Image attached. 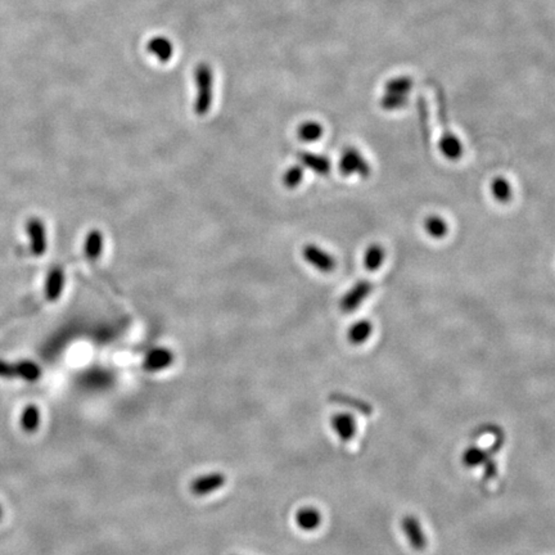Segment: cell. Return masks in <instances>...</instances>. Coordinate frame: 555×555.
Returning <instances> with one entry per match:
<instances>
[{
  "mask_svg": "<svg viewBox=\"0 0 555 555\" xmlns=\"http://www.w3.org/2000/svg\"><path fill=\"white\" fill-rule=\"evenodd\" d=\"M490 188H491V193H492V197L495 198L496 201L503 202V204L511 201V198H512V187H511L509 181L505 178H502V176L495 178L491 181V187Z\"/></svg>",
  "mask_w": 555,
  "mask_h": 555,
  "instance_id": "22",
  "label": "cell"
},
{
  "mask_svg": "<svg viewBox=\"0 0 555 555\" xmlns=\"http://www.w3.org/2000/svg\"><path fill=\"white\" fill-rule=\"evenodd\" d=\"M299 160L302 167H306L314 171L320 176H325L331 172L332 163L328 157L323 154H313V152H299Z\"/></svg>",
  "mask_w": 555,
  "mask_h": 555,
  "instance_id": "11",
  "label": "cell"
},
{
  "mask_svg": "<svg viewBox=\"0 0 555 555\" xmlns=\"http://www.w3.org/2000/svg\"><path fill=\"white\" fill-rule=\"evenodd\" d=\"M1 515H3V508H1V505H0V518H1Z\"/></svg>",
  "mask_w": 555,
  "mask_h": 555,
  "instance_id": "28",
  "label": "cell"
},
{
  "mask_svg": "<svg viewBox=\"0 0 555 555\" xmlns=\"http://www.w3.org/2000/svg\"><path fill=\"white\" fill-rule=\"evenodd\" d=\"M103 246H104V238L103 234L99 231H92L85 240V254L86 256L90 260H97L102 255Z\"/></svg>",
  "mask_w": 555,
  "mask_h": 555,
  "instance_id": "18",
  "label": "cell"
},
{
  "mask_svg": "<svg viewBox=\"0 0 555 555\" xmlns=\"http://www.w3.org/2000/svg\"><path fill=\"white\" fill-rule=\"evenodd\" d=\"M438 148L440 152L442 154L444 157L447 160H459L463 154V145H461V140L454 135L450 130H444L440 143H438Z\"/></svg>",
  "mask_w": 555,
  "mask_h": 555,
  "instance_id": "13",
  "label": "cell"
},
{
  "mask_svg": "<svg viewBox=\"0 0 555 555\" xmlns=\"http://www.w3.org/2000/svg\"><path fill=\"white\" fill-rule=\"evenodd\" d=\"M323 134H324V129L317 121H305L297 128V138L299 140L306 142V143H313V142L319 140L320 138L323 137Z\"/></svg>",
  "mask_w": 555,
  "mask_h": 555,
  "instance_id": "16",
  "label": "cell"
},
{
  "mask_svg": "<svg viewBox=\"0 0 555 555\" xmlns=\"http://www.w3.org/2000/svg\"><path fill=\"white\" fill-rule=\"evenodd\" d=\"M28 229H30V231H33V234H35V252L36 254H43L44 249H45L43 225H40V222H30Z\"/></svg>",
  "mask_w": 555,
  "mask_h": 555,
  "instance_id": "26",
  "label": "cell"
},
{
  "mask_svg": "<svg viewBox=\"0 0 555 555\" xmlns=\"http://www.w3.org/2000/svg\"><path fill=\"white\" fill-rule=\"evenodd\" d=\"M372 333H373V324L369 320H360L358 323L351 325L347 332V340L351 345L359 346L365 343Z\"/></svg>",
  "mask_w": 555,
  "mask_h": 555,
  "instance_id": "15",
  "label": "cell"
},
{
  "mask_svg": "<svg viewBox=\"0 0 555 555\" xmlns=\"http://www.w3.org/2000/svg\"><path fill=\"white\" fill-rule=\"evenodd\" d=\"M408 104V95L386 93L381 99V107L386 111L399 110Z\"/></svg>",
  "mask_w": 555,
  "mask_h": 555,
  "instance_id": "25",
  "label": "cell"
},
{
  "mask_svg": "<svg viewBox=\"0 0 555 555\" xmlns=\"http://www.w3.org/2000/svg\"><path fill=\"white\" fill-rule=\"evenodd\" d=\"M42 376V370L33 361H21L18 364H8L6 361H0V376L1 378H13L19 376L27 382H35Z\"/></svg>",
  "mask_w": 555,
  "mask_h": 555,
  "instance_id": "6",
  "label": "cell"
},
{
  "mask_svg": "<svg viewBox=\"0 0 555 555\" xmlns=\"http://www.w3.org/2000/svg\"><path fill=\"white\" fill-rule=\"evenodd\" d=\"M19 420H21V427L25 432L27 433L35 432L40 426V411L35 405H28L22 411Z\"/></svg>",
  "mask_w": 555,
  "mask_h": 555,
  "instance_id": "19",
  "label": "cell"
},
{
  "mask_svg": "<svg viewBox=\"0 0 555 555\" xmlns=\"http://www.w3.org/2000/svg\"><path fill=\"white\" fill-rule=\"evenodd\" d=\"M340 171L343 176H354L358 175L363 179H367L370 175L372 169L367 160L363 157L358 149L355 148H346L342 152L340 160Z\"/></svg>",
  "mask_w": 555,
  "mask_h": 555,
  "instance_id": "3",
  "label": "cell"
},
{
  "mask_svg": "<svg viewBox=\"0 0 555 555\" xmlns=\"http://www.w3.org/2000/svg\"><path fill=\"white\" fill-rule=\"evenodd\" d=\"M197 95L194 112L198 116H205L213 104V71L207 65H199L194 72Z\"/></svg>",
  "mask_w": 555,
  "mask_h": 555,
  "instance_id": "1",
  "label": "cell"
},
{
  "mask_svg": "<svg viewBox=\"0 0 555 555\" xmlns=\"http://www.w3.org/2000/svg\"><path fill=\"white\" fill-rule=\"evenodd\" d=\"M413 88V80L408 76H399L391 78L386 83V93L408 95Z\"/></svg>",
  "mask_w": 555,
  "mask_h": 555,
  "instance_id": "23",
  "label": "cell"
},
{
  "mask_svg": "<svg viewBox=\"0 0 555 555\" xmlns=\"http://www.w3.org/2000/svg\"><path fill=\"white\" fill-rule=\"evenodd\" d=\"M296 524L301 530H316L322 524V513L313 506L302 508L296 513Z\"/></svg>",
  "mask_w": 555,
  "mask_h": 555,
  "instance_id": "14",
  "label": "cell"
},
{
  "mask_svg": "<svg viewBox=\"0 0 555 555\" xmlns=\"http://www.w3.org/2000/svg\"><path fill=\"white\" fill-rule=\"evenodd\" d=\"M174 363L172 351L166 347H157L145 355L143 367L148 372H161Z\"/></svg>",
  "mask_w": 555,
  "mask_h": 555,
  "instance_id": "10",
  "label": "cell"
},
{
  "mask_svg": "<svg viewBox=\"0 0 555 555\" xmlns=\"http://www.w3.org/2000/svg\"><path fill=\"white\" fill-rule=\"evenodd\" d=\"M331 423H332L336 435L338 436L340 440L343 442H350L351 440H354V437L356 436V432H358L356 419L354 418V415H351L349 413L336 414L331 420Z\"/></svg>",
  "mask_w": 555,
  "mask_h": 555,
  "instance_id": "9",
  "label": "cell"
},
{
  "mask_svg": "<svg viewBox=\"0 0 555 555\" xmlns=\"http://www.w3.org/2000/svg\"><path fill=\"white\" fill-rule=\"evenodd\" d=\"M495 447L492 446L490 450H485L479 446L472 445L464 450L461 455V461L467 468H485V479H494L497 476V467L494 461V454L496 453Z\"/></svg>",
  "mask_w": 555,
  "mask_h": 555,
  "instance_id": "2",
  "label": "cell"
},
{
  "mask_svg": "<svg viewBox=\"0 0 555 555\" xmlns=\"http://www.w3.org/2000/svg\"><path fill=\"white\" fill-rule=\"evenodd\" d=\"M401 529L411 549H414L415 552H423L427 549V536L417 517L405 515L402 518Z\"/></svg>",
  "mask_w": 555,
  "mask_h": 555,
  "instance_id": "5",
  "label": "cell"
},
{
  "mask_svg": "<svg viewBox=\"0 0 555 555\" xmlns=\"http://www.w3.org/2000/svg\"><path fill=\"white\" fill-rule=\"evenodd\" d=\"M63 287V273L60 270H54L51 275V285H49V296L51 299H56L60 296V290Z\"/></svg>",
  "mask_w": 555,
  "mask_h": 555,
  "instance_id": "27",
  "label": "cell"
},
{
  "mask_svg": "<svg viewBox=\"0 0 555 555\" xmlns=\"http://www.w3.org/2000/svg\"><path fill=\"white\" fill-rule=\"evenodd\" d=\"M372 290H373V284L367 281H360L354 284L342 297L340 308L347 314L354 313L367 299Z\"/></svg>",
  "mask_w": 555,
  "mask_h": 555,
  "instance_id": "7",
  "label": "cell"
},
{
  "mask_svg": "<svg viewBox=\"0 0 555 555\" xmlns=\"http://www.w3.org/2000/svg\"><path fill=\"white\" fill-rule=\"evenodd\" d=\"M329 400H331V402H334V404L350 408L352 411H359L363 415H367V417L373 414V408H372L370 404H367L364 400H360L358 397L346 395V393H331L329 395Z\"/></svg>",
  "mask_w": 555,
  "mask_h": 555,
  "instance_id": "12",
  "label": "cell"
},
{
  "mask_svg": "<svg viewBox=\"0 0 555 555\" xmlns=\"http://www.w3.org/2000/svg\"><path fill=\"white\" fill-rule=\"evenodd\" d=\"M302 180H304V167L301 165L290 166V169L284 171L282 176L283 185L290 190L299 188Z\"/></svg>",
  "mask_w": 555,
  "mask_h": 555,
  "instance_id": "24",
  "label": "cell"
},
{
  "mask_svg": "<svg viewBox=\"0 0 555 555\" xmlns=\"http://www.w3.org/2000/svg\"><path fill=\"white\" fill-rule=\"evenodd\" d=\"M385 249L379 245H370L364 255V265L367 272H376L385 261Z\"/></svg>",
  "mask_w": 555,
  "mask_h": 555,
  "instance_id": "17",
  "label": "cell"
},
{
  "mask_svg": "<svg viewBox=\"0 0 555 555\" xmlns=\"http://www.w3.org/2000/svg\"><path fill=\"white\" fill-rule=\"evenodd\" d=\"M225 481H226V477L220 472H214L210 474L201 476V477L192 481L190 492L196 496L210 495L211 492L222 488L225 485Z\"/></svg>",
  "mask_w": 555,
  "mask_h": 555,
  "instance_id": "8",
  "label": "cell"
},
{
  "mask_svg": "<svg viewBox=\"0 0 555 555\" xmlns=\"http://www.w3.org/2000/svg\"><path fill=\"white\" fill-rule=\"evenodd\" d=\"M148 51L154 54L161 62H167L172 56V45L166 38H154L148 44Z\"/></svg>",
  "mask_w": 555,
  "mask_h": 555,
  "instance_id": "20",
  "label": "cell"
},
{
  "mask_svg": "<svg viewBox=\"0 0 555 555\" xmlns=\"http://www.w3.org/2000/svg\"><path fill=\"white\" fill-rule=\"evenodd\" d=\"M424 228H426V231H427L428 234L432 238H436V240L444 238L445 235L447 234V231H449L447 222H445L442 217L437 216V215L428 216L427 219L424 220Z\"/></svg>",
  "mask_w": 555,
  "mask_h": 555,
  "instance_id": "21",
  "label": "cell"
},
{
  "mask_svg": "<svg viewBox=\"0 0 555 555\" xmlns=\"http://www.w3.org/2000/svg\"><path fill=\"white\" fill-rule=\"evenodd\" d=\"M302 256L308 264L320 273H332L337 265L333 255L315 243L305 245V247L302 248Z\"/></svg>",
  "mask_w": 555,
  "mask_h": 555,
  "instance_id": "4",
  "label": "cell"
}]
</instances>
